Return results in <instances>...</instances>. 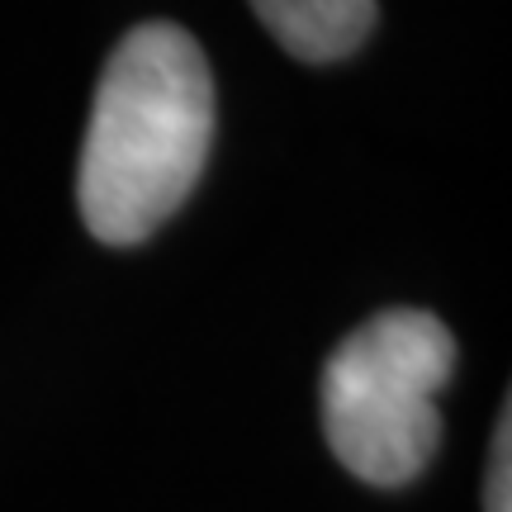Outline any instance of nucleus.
Instances as JSON below:
<instances>
[{"label":"nucleus","instance_id":"obj_3","mask_svg":"<svg viewBox=\"0 0 512 512\" xmlns=\"http://www.w3.org/2000/svg\"><path fill=\"white\" fill-rule=\"evenodd\" d=\"M252 10L299 62H342L375 29V0H252Z\"/></svg>","mask_w":512,"mask_h":512},{"label":"nucleus","instance_id":"obj_1","mask_svg":"<svg viewBox=\"0 0 512 512\" xmlns=\"http://www.w3.org/2000/svg\"><path fill=\"white\" fill-rule=\"evenodd\" d=\"M214 147V76L204 48L171 19L119 38L76 166V209L105 247L152 238L200 185Z\"/></svg>","mask_w":512,"mask_h":512},{"label":"nucleus","instance_id":"obj_4","mask_svg":"<svg viewBox=\"0 0 512 512\" xmlns=\"http://www.w3.org/2000/svg\"><path fill=\"white\" fill-rule=\"evenodd\" d=\"M484 512H512V413L503 408L489 446V479H484Z\"/></svg>","mask_w":512,"mask_h":512},{"label":"nucleus","instance_id":"obj_2","mask_svg":"<svg viewBox=\"0 0 512 512\" xmlns=\"http://www.w3.org/2000/svg\"><path fill=\"white\" fill-rule=\"evenodd\" d=\"M456 375V337L427 309H384L323 366V432L361 484L403 489L441 446L437 394Z\"/></svg>","mask_w":512,"mask_h":512}]
</instances>
